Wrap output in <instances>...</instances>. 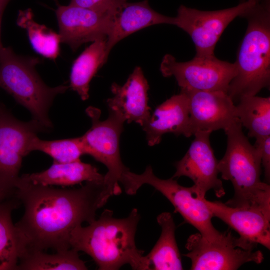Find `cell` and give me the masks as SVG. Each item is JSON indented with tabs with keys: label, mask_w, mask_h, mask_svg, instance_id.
Listing matches in <instances>:
<instances>
[{
	"label": "cell",
	"mask_w": 270,
	"mask_h": 270,
	"mask_svg": "<svg viewBox=\"0 0 270 270\" xmlns=\"http://www.w3.org/2000/svg\"><path fill=\"white\" fill-rule=\"evenodd\" d=\"M16 188L15 196L24 206L23 216L14 224L25 246L24 255L70 248L72 230L84 222L95 220L96 210L104 206V182H86L80 188L65 189L18 178Z\"/></svg>",
	"instance_id": "1"
},
{
	"label": "cell",
	"mask_w": 270,
	"mask_h": 270,
	"mask_svg": "<svg viewBox=\"0 0 270 270\" xmlns=\"http://www.w3.org/2000/svg\"><path fill=\"white\" fill-rule=\"evenodd\" d=\"M105 209L98 220L72 232L70 248L89 255L100 270H116L128 264L132 270H146L144 251L137 248L135 234L140 216L136 208L124 218H114Z\"/></svg>",
	"instance_id": "2"
},
{
	"label": "cell",
	"mask_w": 270,
	"mask_h": 270,
	"mask_svg": "<svg viewBox=\"0 0 270 270\" xmlns=\"http://www.w3.org/2000/svg\"><path fill=\"white\" fill-rule=\"evenodd\" d=\"M224 131L227 147L218 167L222 178L230 181L234 190V196L225 204L270 212V186L260 180V150L251 144L238 118Z\"/></svg>",
	"instance_id": "3"
},
{
	"label": "cell",
	"mask_w": 270,
	"mask_h": 270,
	"mask_svg": "<svg viewBox=\"0 0 270 270\" xmlns=\"http://www.w3.org/2000/svg\"><path fill=\"white\" fill-rule=\"evenodd\" d=\"M242 17L248 26L234 62L236 74L227 90L234 102L270 86V0H257Z\"/></svg>",
	"instance_id": "4"
},
{
	"label": "cell",
	"mask_w": 270,
	"mask_h": 270,
	"mask_svg": "<svg viewBox=\"0 0 270 270\" xmlns=\"http://www.w3.org/2000/svg\"><path fill=\"white\" fill-rule=\"evenodd\" d=\"M39 62L36 58L19 56L11 48L4 47L0 52V87L28 109L33 120L46 129L52 126L48 112L54 98L68 87L46 86L35 69Z\"/></svg>",
	"instance_id": "5"
},
{
	"label": "cell",
	"mask_w": 270,
	"mask_h": 270,
	"mask_svg": "<svg viewBox=\"0 0 270 270\" xmlns=\"http://www.w3.org/2000/svg\"><path fill=\"white\" fill-rule=\"evenodd\" d=\"M120 182L130 195L136 194L144 184L150 185L171 202L174 212H178L184 221L196 228L204 238L214 240L220 236L221 232L212 224L214 216L205 202L206 198L200 196L193 186H182L172 178H160L155 176L150 166L140 174L128 170L122 174Z\"/></svg>",
	"instance_id": "6"
},
{
	"label": "cell",
	"mask_w": 270,
	"mask_h": 270,
	"mask_svg": "<svg viewBox=\"0 0 270 270\" xmlns=\"http://www.w3.org/2000/svg\"><path fill=\"white\" fill-rule=\"evenodd\" d=\"M86 112L92 122L91 128L80 136L84 154L106 166L103 202L106 204L113 195L122 192L119 182L123 174L129 170L122 163L120 152V138L124 120L118 114L109 112L108 118L100 120V110L89 106Z\"/></svg>",
	"instance_id": "7"
},
{
	"label": "cell",
	"mask_w": 270,
	"mask_h": 270,
	"mask_svg": "<svg viewBox=\"0 0 270 270\" xmlns=\"http://www.w3.org/2000/svg\"><path fill=\"white\" fill-rule=\"evenodd\" d=\"M257 244L234 236L231 230L221 232L218 238L208 240L199 232L190 235L184 254L191 260L192 270H235L248 262L260 264L264 257Z\"/></svg>",
	"instance_id": "8"
},
{
	"label": "cell",
	"mask_w": 270,
	"mask_h": 270,
	"mask_svg": "<svg viewBox=\"0 0 270 270\" xmlns=\"http://www.w3.org/2000/svg\"><path fill=\"white\" fill-rule=\"evenodd\" d=\"M248 0L232 8L212 11L201 10L180 6L174 25L191 38L198 57L214 56L217 42L228 25L236 17L242 16L256 2Z\"/></svg>",
	"instance_id": "9"
},
{
	"label": "cell",
	"mask_w": 270,
	"mask_h": 270,
	"mask_svg": "<svg viewBox=\"0 0 270 270\" xmlns=\"http://www.w3.org/2000/svg\"><path fill=\"white\" fill-rule=\"evenodd\" d=\"M160 70L164 77H174L180 89L226 92L236 74L234 62L220 60L214 56H195L190 60L180 62L166 54L161 62Z\"/></svg>",
	"instance_id": "10"
},
{
	"label": "cell",
	"mask_w": 270,
	"mask_h": 270,
	"mask_svg": "<svg viewBox=\"0 0 270 270\" xmlns=\"http://www.w3.org/2000/svg\"><path fill=\"white\" fill-rule=\"evenodd\" d=\"M44 128L36 121L22 122L0 107V184L15 190L22 158L32 138Z\"/></svg>",
	"instance_id": "11"
},
{
	"label": "cell",
	"mask_w": 270,
	"mask_h": 270,
	"mask_svg": "<svg viewBox=\"0 0 270 270\" xmlns=\"http://www.w3.org/2000/svg\"><path fill=\"white\" fill-rule=\"evenodd\" d=\"M212 132L198 131L184 157L175 164L176 171L172 178L184 176L194 183L192 186L198 195L205 198L212 190L218 198L225 194L222 180L218 178V161L210 146Z\"/></svg>",
	"instance_id": "12"
},
{
	"label": "cell",
	"mask_w": 270,
	"mask_h": 270,
	"mask_svg": "<svg viewBox=\"0 0 270 270\" xmlns=\"http://www.w3.org/2000/svg\"><path fill=\"white\" fill-rule=\"evenodd\" d=\"M56 13L61 42L74 51L84 44L106 39L115 17L70 4L59 6Z\"/></svg>",
	"instance_id": "13"
},
{
	"label": "cell",
	"mask_w": 270,
	"mask_h": 270,
	"mask_svg": "<svg viewBox=\"0 0 270 270\" xmlns=\"http://www.w3.org/2000/svg\"><path fill=\"white\" fill-rule=\"evenodd\" d=\"M188 100L190 132L225 130L237 118L236 107L226 92L181 89Z\"/></svg>",
	"instance_id": "14"
},
{
	"label": "cell",
	"mask_w": 270,
	"mask_h": 270,
	"mask_svg": "<svg viewBox=\"0 0 270 270\" xmlns=\"http://www.w3.org/2000/svg\"><path fill=\"white\" fill-rule=\"evenodd\" d=\"M205 202L216 217L240 235L241 239L270 248V212L249 208L232 207L218 201Z\"/></svg>",
	"instance_id": "15"
},
{
	"label": "cell",
	"mask_w": 270,
	"mask_h": 270,
	"mask_svg": "<svg viewBox=\"0 0 270 270\" xmlns=\"http://www.w3.org/2000/svg\"><path fill=\"white\" fill-rule=\"evenodd\" d=\"M149 86L142 68L136 66L122 86L113 83V96L107 100L109 112H114L128 123L135 122L142 126L149 119Z\"/></svg>",
	"instance_id": "16"
},
{
	"label": "cell",
	"mask_w": 270,
	"mask_h": 270,
	"mask_svg": "<svg viewBox=\"0 0 270 270\" xmlns=\"http://www.w3.org/2000/svg\"><path fill=\"white\" fill-rule=\"evenodd\" d=\"M188 98L182 91L174 95L158 106L142 126L150 146L160 143L167 133L191 136L190 132Z\"/></svg>",
	"instance_id": "17"
},
{
	"label": "cell",
	"mask_w": 270,
	"mask_h": 270,
	"mask_svg": "<svg viewBox=\"0 0 270 270\" xmlns=\"http://www.w3.org/2000/svg\"><path fill=\"white\" fill-rule=\"evenodd\" d=\"M174 17L160 14L150 6L147 0L126 2L115 16L110 32L106 38V56L120 41L144 28L158 24L174 25Z\"/></svg>",
	"instance_id": "18"
},
{
	"label": "cell",
	"mask_w": 270,
	"mask_h": 270,
	"mask_svg": "<svg viewBox=\"0 0 270 270\" xmlns=\"http://www.w3.org/2000/svg\"><path fill=\"white\" fill-rule=\"evenodd\" d=\"M24 182L44 186H67L83 182H104V176L90 164L77 161L60 163L54 161L48 169L20 176Z\"/></svg>",
	"instance_id": "19"
},
{
	"label": "cell",
	"mask_w": 270,
	"mask_h": 270,
	"mask_svg": "<svg viewBox=\"0 0 270 270\" xmlns=\"http://www.w3.org/2000/svg\"><path fill=\"white\" fill-rule=\"evenodd\" d=\"M156 220L162 228L161 234L150 253L144 256L146 270H183L175 238L176 226L172 214L162 212L157 216Z\"/></svg>",
	"instance_id": "20"
},
{
	"label": "cell",
	"mask_w": 270,
	"mask_h": 270,
	"mask_svg": "<svg viewBox=\"0 0 270 270\" xmlns=\"http://www.w3.org/2000/svg\"><path fill=\"white\" fill-rule=\"evenodd\" d=\"M19 200L14 196L0 204V270H16L25 246L12 218Z\"/></svg>",
	"instance_id": "21"
},
{
	"label": "cell",
	"mask_w": 270,
	"mask_h": 270,
	"mask_svg": "<svg viewBox=\"0 0 270 270\" xmlns=\"http://www.w3.org/2000/svg\"><path fill=\"white\" fill-rule=\"evenodd\" d=\"M106 39L92 42L74 62L70 74V88L81 99L89 96L90 83L98 69L106 62Z\"/></svg>",
	"instance_id": "22"
},
{
	"label": "cell",
	"mask_w": 270,
	"mask_h": 270,
	"mask_svg": "<svg viewBox=\"0 0 270 270\" xmlns=\"http://www.w3.org/2000/svg\"><path fill=\"white\" fill-rule=\"evenodd\" d=\"M236 106L237 118L256 140L270 136V97L244 96Z\"/></svg>",
	"instance_id": "23"
},
{
	"label": "cell",
	"mask_w": 270,
	"mask_h": 270,
	"mask_svg": "<svg viewBox=\"0 0 270 270\" xmlns=\"http://www.w3.org/2000/svg\"><path fill=\"white\" fill-rule=\"evenodd\" d=\"M72 248L49 254L44 251L26 254L19 260L16 270H86L88 268Z\"/></svg>",
	"instance_id": "24"
},
{
	"label": "cell",
	"mask_w": 270,
	"mask_h": 270,
	"mask_svg": "<svg viewBox=\"0 0 270 270\" xmlns=\"http://www.w3.org/2000/svg\"><path fill=\"white\" fill-rule=\"evenodd\" d=\"M17 24L26 31L34 51L50 60L57 58L60 54V44L61 42L59 34L35 22L30 10L20 11Z\"/></svg>",
	"instance_id": "25"
},
{
	"label": "cell",
	"mask_w": 270,
	"mask_h": 270,
	"mask_svg": "<svg viewBox=\"0 0 270 270\" xmlns=\"http://www.w3.org/2000/svg\"><path fill=\"white\" fill-rule=\"evenodd\" d=\"M29 153L40 151L50 156L54 161L60 162H70L80 160L85 154L80 137L53 140H42L34 136L28 146Z\"/></svg>",
	"instance_id": "26"
},
{
	"label": "cell",
	"mask_w": 270,
	"mask_h": 270,
	"mask_svg": "<svg viewBox=\"0 0 270 270\" xmlns=\"http://www.w3.org/2000/svg\"><path fill=\"white\" fill-rule=\"evenodd\" d=\"M126 0H70V4L116 16Z\"/></svg>",
	"instance_id": "27"
},
{
	"label": "cell",
	"mask_w": 270,
	"mask_h": 270,
	"mask_svg": "<svg viewBox=\"0 0 270 270\" xmlns=\"http://www.w3.org/2000/svg\"><path fill=\"white\" fill-rule=\"evenodd\" d=\"M254 146L260 151L261 161L264 168V177L266 183L270 181V136L256 140Z\"/></svg>",
	"instance_id": "28"
},
{
	"label": "cell",
	"mask_w": 270,
	"mask_h": 270,
	"mask_svg": "<svg viewBox=\"0 0 270 270\" xmlns=\"http://www.w3.org/2000/svg\"><path fill=\"white\" fill-rule=\"evenodd\" d=\"M16 190H9L0 184V204L15 196Z\"/></svg>",
	"instance_id": "29"
},
{
	"label": "cell",
	"mask_w": 270,
	"mask_h": 270,
	"mask_svg": "<svg viewBox=\"0 0 270 270\" xmlns=\"http://www.w3.org/2000/svg\"><path fill=\"white\" fill-rule=\"evenodd\" d=\"M10 0H0V52L4 50V46L1 40V24L2 17L4 10Z\"/></svg>",
	"instance_id": "30"
}]
</instances>
